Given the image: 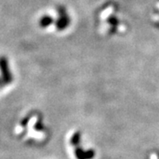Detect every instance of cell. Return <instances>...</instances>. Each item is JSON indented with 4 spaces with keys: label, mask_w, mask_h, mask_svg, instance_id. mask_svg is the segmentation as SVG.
Segmentation results:
<instances>
[{
    "label": "cell",
    "mask_w": 159,
    "mask_h": 159,
    "mask_svg": "<svg viewBox=\"0 0 159 159\" xmlns=\"http://www.w3.org/2000/svg\"><path fill=\"white\" fill-rule=\"evenodd\" d=\"M57 11H58L59 17L56 21V28L57 30L62 31V30H65L70 25V18L66 12V8L63 6H59L57 8Z\"/></svg>",
    "instance_id": "obj_1"
},
{
    "label": "cell",
    "mask_w": 159,
    "mask_h": 159,
    "mask_svg": "<svg viewBox=\"0 0 159 159\" xmlns=\"http://www.w3.org/2000/svg\"><path fill=\"white\" fill-rule=\"evenodd\" d=\"M0 71L2 74V80L5 84H9L12 81V75L10 72L8 60L6 57H0Z\"/></svg>",
    "instance_id": "obj_2"
},
{
    "label": "cell",
    "mask_w": 159,
    "mask_h": 159,
    "mask_svg": "<svg viewBox=\"0 0 159 159\" xmlns=\"http://www.w3.org/2000/svg\"><path fill=\"white\" fill-rule=\"evenodd\" d=\"M53 22H54L53 18L49 16V15H45V16H43V17L40 19L39 25L41 28L45 29V28H48L49 26H51V24H53Z\"/></svg>",
    "instance_id": "obj_3"
},
{
    "label": "cell",
    "mask_w": 159,
    "mask_h": 159,
    "mask_svg": "<svg viewBox=\"0 0 159 159\" xmlns=\"http://www.w3.org/2000/svg\"><path fill=\"white\" fill-rule=\"evenodd\" d=\"M3 84H5V83H4V81H3V80L0 79V87L3 85Z\"/></svg>",
    "instance_id": "obj_4"
}]
</instances>
